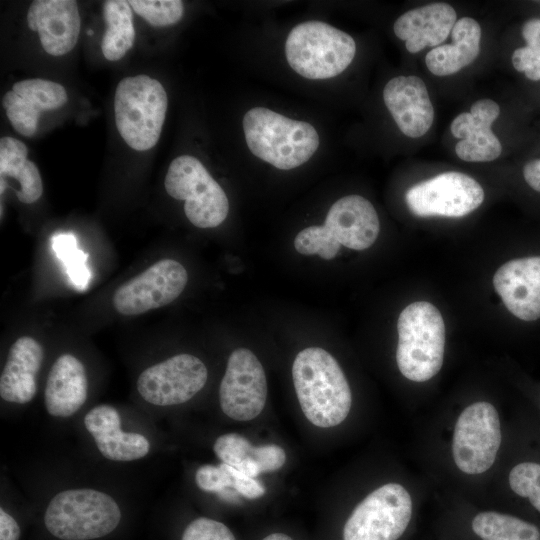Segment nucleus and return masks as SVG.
<instances>
[{
	"label": "nucleus",
	"mask_w": 540,
	"mask_h": 540,
	"mask_svg": "<svg viewBox=\"0 0 540 540\" xmlns=\"http://www.w3.org/2000/svg\"><path fill=\"white\" fill-rule=\"evenodd\" d=\"M356 43L347 33L322 21L295 26L285 42L290 67L307 79H328L341 74L352 62Z\"/></svg>",
	"instance_id": "5"
},
{
	"label": "nucleus",
	"mask_w": 540,
	"mask_h": 540,
	"mask_svg": "<svg viewBox=\"0 0 540 540\" xmlns=\"http://www.w3.org/2000/svg\"><path fill=\"white\" fill-rule=\"evenodd\" d=\"M484 190L472 177L444 172L412 186L405 194L409 210L419 217H462L477 209Z\"/></svg>",
	"instance_id": "10"
},
{
	"label": "nucleus",
	"mask_w": 540,
	"mask_h": 540,
	"mask_svg": "<svg viewBox=\"0 0 540 540\" xmlns=\"http://www.w3.org/2000/svg\"><path fill=\"white\" fill-rule=\"evenodd\" d=\"M187 281L188 274L181 263L160 260L121 285L113 295V306L125 316L143 314L178 298Z\"/></svg>",
	"instance_id": "11"
},
{
	"label": "nucleus",
	"mask_w": 540,
	"mask_h": 540,
	"mask_svg": "<svg viewBox=\"0 0 540 540\" xmlns=\"http://www.w3.org/2000/svg\"><path fill=\"white\" fill-rule=\"evenodd\" d=\"M88 381L82 362L71 354H63L52 365L44 392L47 412L55 417L76 413L87 398Z\"/></svg>",
	"instance_id": "23"
},
{
	"label": "nucleus",
	"mask_w": 540,
	"mask_h": 540,
	"mask_svg": "<svg viewBox=\"0 0 540 540\" xmlns=\"http://www.w3.org/2000/svg\"><path fill=\"white\" fill-rule=\"evenodd\" d=\"M263 540H293V539L283 533H273L266 536Z\"/></svg>",
	"instance_id": "40"
},
{
	"label": "nucleus",
	"mask_w": 540,
	"mask_h": 540,
	"mask_svg": "<svg viewBox=\"0 0 540 540\" xmlns=\"http://www.w3.org/2000/svg\"><path fill=\"white\" fill-rule=\"evenodd\" d=\"M30 30L37 31L45 52L61 56L77 43L81 20L73 0H35L27 12Z\"/></svg>",
	"instance_id": "17"
},
{
	"label": "nucleus",
	"mask_w": 540,
	"mask_h": 540,
	"mask_svg": "<svg viewBox=\"0 0 540 540\" xmlns=\"http://www.w3.org/2000/svg\"><path fill=\"white\" fill-rule=\"evenodd\" d=\"M384 103L403 134L419 138L430 129L434 108L425 83L417 76H397L383 90Z\"/></svg>",
	"instance_id": "18"
},
{
	"label": "nucleus",
	"mask_w": 540,
	"mask_h": 540,
	"mask_svg": "<svg viewBox=\"0 0 540 540\" xmlns=\"http://www.w3.org/2000/svg\"><path fill=\"white\" fill-rule=\"evenodd\" d=\"M195 481L201 490L219 493L226 488L233 487L232 467L225 463L218 466L202 465L195 473Z\"/></svg>",
	"instance_id": "33"
},
{
	"label": "nucleus",
	"mask_w": 540,
	"mask_h": 540,
	"mask_svg": "<svg viewBox=\"0 0 540 540\" xmlns=\"http://www.w3.org/2000/svg\"><path fill=\"white\" fill-rule=\"evenodd\" d=\"M450 35V44L435 47L425 57L426 66L434 75L454 74L471 64L480 52L481 27L475 19L457 20Z\"/></svg>",
	"instance_id": "25"
},
{
	"label": "nucleus",
	"mask_w": 540,
	"mask_h": 540,
	"mask_svg": "<svg viewBox=\"0 0 540 540\" xmlns=\"http://www.w3.org/2000/svg\"><path fill=\"white\" fill-rule=\"evenodd\" d=\"M67 101L61 84L33 78L16 82L3 96L2 104L13 128L22 136L32 137L41 112L58 109Z\"/></svg>",
	"instance_id": "14"
},
{
	"label": "nucleus",
	"mask_w": 540,
	"mask_h": 540,
	"mask_svg": "<svg viewBox=\"0 0 540 540\" xmlns=\"http://www.w3.org/2000/svg\"><path fill=\"white\" fill-rule=\"evenodd\" d=\"M324 226L340 245L354 250L373 245L380 230L375 208L360 195L338 199L330 207Z\"/></svg>",
	"instance_id": "19"
},
{
	"label": "nucleus",
	"mask_w": 540,
	"mask_h": 540,
	"mask_svg": "<svg viewBox=\"0 0 540 540\" xmlns=\"http://www.w3.org/2000/svg\"><path fill=\"white\" fill-rule=\"evenodd\" d=\"M168 106L162 84L147 75L123 78L115 92V123L134 150L146 151L158 142Z\"/></svg>",
	"instance_id": "4"
},
{
	"label": "nucleus",
	"mask_w": 540,
	"mask_h": 540,
	"mask_svg": "<svg viewBox=\"0 0 540 540\" xmlns=\"http://www.w3.org/2000/svg\"><path fill=\"white\" fill-rule=\"evenodd\" d=\"M523 175L527 184L540 192V159L528 162L524 166Z\"/></svg>",
	"instance_id": "39"
},
{
	"label": "nucleus",
	"mask_w": 540,
	"mask_h": 540,
	"mask_svg": "<svg viewBox=\"0 0 540 540\" xmlns=\"http://www.w3.org/2000/svg\"><path fill=\"white\" fill-rule=\"evenodd\" d=\"M292 377L301 409L312 424L330 428L346 419L352 404L351 390L329 352L319 347L300 351L292 365Z\"/></svg>",
	"instance_id": "1"
},
{
	"label": "nucleus",
	"mask_w": 540,
	"mask_h": 540,
	"mask_svg": "<svg viewBox=\"0 0 540 540\" xmlns=\"http://www.w3.org/2000/svg\"><path fill=\"white\" fill-rule=\"evenodd\" d=\"M121 520L116 501L89 488L56 494L44 515L47 530L62 540H91L111 533Z\"/></svg>",
	"instance_id": "6"
},
{
	"label": "nucleus",
	"mask_w": 540,
	"mask_h": 540,
	"mask_svg": "<svg viewBox=\"0 0 540 540\" xmlns=\"http://www.w3.org/2000/svg\"><path fill=\"white\" fill-rule=\"evenodd\" d=\"M412 510L411 496L402 485H382L355 507L344 525L343 540H398Z\"/></svg>",
	"instance_id": "8"
},
{
	"label": "nucleus",
	"mask_w": 540,
	"mask_h": 540,
	"mask_svg": "<svg viewBox=\"0 0 540 540\" xmlns=\"http://www.w3.org/2000/svg\"><path fill=\"white\" fill-rule=\"evenodd\" d=\"M494 288L517 318H540V256L510 260L493 277Z\"/></svg>",
	"instance_id": "15"
},
{
	"label": "nucleus",
	"mask_w": 540,
	"mask_h": 540,
	"mask_svg": "<svg viewBox=\"0 0 540 540\" xmlns=\"http://www.w3.org/2000/svg\"><path fill=\"white\" fill-rule=\"evenodd\" d=\"M243 129L250 151L281 170L304 164L319 147L318 133L311 124L264 107L246 112Z\"/></svg>",
	"instance_id": "2"
},
{
	"label": "nucleus",
	"mask_w": 540,
	"mask_h": 540,
	"mask_svg": "<svg viewBox=\"0 0 540 540\" xmlns=\"http://www.w3.org/2000/svg\"><path fill=\"white\" fill-rule=\"evenodd\" d=\"M213 450L222 463L251 477L278 470L286 461V453L280 446L275 444L253 446L237 433H227L218 437Z\"/></svg>",
	"instance_id": "24"
},
{
	"label": "nucleus",
	"mask_w": 540,
	"mask_h": 540,
	"mask_svg": "<svg viewBox=\"0 0 540 540\" xmlns=\"http://www.w3.org/2000/svg\"><path fill=\"white\" fill-rule=\"evenodd\" d=\"M266 399L267 381L260 361L249 349L234 350L220 383L222 411L233 420L249 421L262 412Z\"/></svg>",
	"instance_id": "12"
},
{
	"label": "nucleus",
	"mask_w": 540,
	"mask_h": 540,
	"mask_svg": "<svg viewBox=\"0 0 540 540\" xmlns=\"http://www.w3.org/2000/svg\"><path fill=\"white\" fill-rule=\"evenodd\" d=\"M508 481L511 490L540 513V463L521 462L509 472Z\"/></svg>",
	"instance_id": "32"
},
{
	"label": "nucleus",
	"mask_w": 540,
	"mask_h": 540,
	"mask_svg": "<svg viewBox=\"0 0 540 540\" xmlns=\"http://www.w3.org/2000/svg\"><path fill=\"white\" fill-rule=\"evenodd\" d=\"M28 148L12 137L0 139V176L17 180V198L22 203L36 202L43 193L42 179L36 165L28 158Z\"/></svg>",
	"instance_id": "26"
},
{
	"label": "nucleus",
	"mask_w": 540,
	"mask_h": 540,
	"mask_svg": "<svg viewBox=\"0 0 540 540\" xmlns=\"http://www.w3.org/2000/svg\"><path fill=\"white\" fill-rule=\"evenodd\" d=\"M500 114L499 105L491 99L476 101L469 113H461L451 123L452 134L460 141L455 146L457 156L468 162H489L498 158L502 146L491 130Z\"/></svg>",
	"instance_id": "16"
},
{
	"label": "nucleus",
	"mask_w": 540,
	"mask_h": 540,
	"mask_svg": "<svg viewBox=\"0 0 540 540\" xmlns=\"http://www.w3.org/2000/svg\"><path fill=\"white\" fill-rule=\"evenodd\" d=\"M207 368L197 357L178 354L145 369L137 390L150 404L171 406L187 402L205 385Z\"/></svg>",
	"instance_id": "13"
},
{
	"label": "nucleus",
	"mask_w": 540,
	"mask_h": 540,
	"mask_svg": "<svg viewBox=\"0 0 540 540\" xmlns=\"http://www.w3.org/2000/svg\"><path fill=\"white\" fill-rule=\"evenodd\" d=\"M44 350L30 336L18 338L11 346L0 377V396L12 403L25 404L37 391L36 377L42 366Z\"/></svg>",
	"instance_id": "21"
},
{
	"label": "nucleus",
	"mask_w": 540,
	"mask_h": 540,
	"mask_svg": "<svg viewBox=\"0 0 540 540\" xmlns=\"http://www.w3.org/2000/svg\"><path fill=\"white\" fill-rule=\"evenodd\" d=\"M131 8L153 26H168L180 21L184 12L180 0H130Z\"/></svg>",
	"instance_id": "31"
},
{
	"label": "nucleus",
	"mask_w": 540,
	"mask_h": 540,
	"mask_svg": "<svg viewBox=\"0 0 540 540\" xmlns=\"http://www.w3.org/2000/svg\"><path fill=\"white\" fill-rule=\"evenodd\" d=\"M502 434L499 414L489 402L479 401L459 415L452 437V457L463 473L477 475L495 462Z\"/></svg>",
	"instance_id": "9"
},
{
	"label": "nucleus",
	"mask_w": 540,
	"mask_h": 540,
	"mask_svg": "<svg viewBox=\"0 0 540 540\" xmlns=\"http://www.w3.org/2000/svg\"><path fill=\"white\" fill-rule=\"evenodd\" d=\"M512 64L528 79L540 80V48L526 45L516 49L512 54Z\"/></svg>",
	"instance_id": "35"
},
{
	"label": "nucleus",
	"mask_w": 540,
	"mask_h": 540,
	"mask_svg": "<svg viewBox=\"0 0 540 540\" xmlns=\"http://www.w3.org/2000/svg\"><path fill=\"white\" fill-rule=\"evenodd\" d=\"M233 488L247 499H257L264 495L265 487L260 481L232 467Z\"/></svg>",
	"instance_id": "36"
},
{
	"label": "nucleus",
	"mask_w": 540,
	"mask_h": 540,
	"mask_svg": "<svg viewBox=\"0 0 540 540\" xmlns=\"http://www.w3.org/2000/svg\"><path fill=\"white\" fill-rule=\"evenodd\" d=\"M164 186L172 198L185 201V215L198 228L217 227L228 215L224 190L193 156L182 155L171 162Z\"/></svg>",
	"instance_id": "7"
},
{
	"label": "nucleus",
	"mask_w": 540,
	"mask_h": 540,
	"mask_svg": "<svg viewBox=\"0 0 540 540\" xmlns=\"http://www.w3.org/2000/svg\"><path fill=\"white\" fill-rule=\"evenodd\" d=\"M20 528L15 519L0 509V540H19Z\"/></svg>",
	"instance_id": "37"
},
{
	"label": "nucleus",
	"mask_w": 540,
	"mask_h": 540,
	"mask_svg": "<svg viewBox=\"0 0 540 540\" xmlns=\"http://www.w3.org/2000/svg\"><path fill=\"white\" fill-rule=\"evenodd\" d=\"M456 21L457 15L452 6L433 3L402 14L395 21L393 30L399 39L405 41L410 53H417L445 41Z\"/></svg>",
	"instance_id": "22"
},
{
	"label": "nucleus",
	"mask_w": 540,
	"mask_h": 540,
	"mask_svg": "<svg viewBox=\"0 0 540 540\" xmlns=\"http://www.w3.org/2000/svg\"><path fill=\"white\" fill-rule=\"evenodd\" d=\"M84 425L100 453L109 460H137L146 456L150 450V443L145 436L121 430L120 415L110 405L102 404L92 408L84 417Z\"/></svg>",
	"instance_id": "20"
},
{
	"label": "nucleus",
	"mask_w": 540,
	"mask_h": 540,
	"mask_svg": "<svg viewBox=\"0 0 540 540\" xmlns=\"http://www.w3.org/2000/svg\"><path fill=\"white\" fill-rule=\"evenodd\" d=\"M52 249L66 268L70 283L78 291L89 285L91 272L87 266L88 255L77 247L73 234L60 233L51 238Z\"/></svg>",
	"instance_id": "29"
},
{
	"label": "nucleus",
	"mask_w": 540,
	"mask_h": 540,
	"mask_svg": "<svg viewBox=\"0 0 540 540\" xmlns=\"http://www.w3.org/2000/svg\"><path fill=\"white\" fill-rule=\"evenodd\" d=\"M471 528L481 540H540V530L535 524L496 511L476 514Z\"/></svg>",
	"instance_id": "28"
},
{
	"label": "nucleus",
	"mask_w": 540,
	"mask_h": 540,
	"mask_svg": "<svg viewBox=\"0 0 540 540\" xmlns=\"http://www.w3.org/2000/svg\"><path fill=\"white\" fill-rule=\"evenodd\" d=\"M522 35L528 46L540 48V19H531L522 27Z\"/></svg>",
	"instance_id": "38"
},
{
	"label": "nucleus",
	"mask_w": 540,
	"mask_h": 540,
	"mask_svg": "<svg viewBox=\"0 0 540 540\" xmlns=\"http://www.w3.org/2000/svg\"><path fill=\"white\" fill-rule=\"evenodd\" d=\"M294 247L302 255L318 254L323 259H332L338 253L340 243L324 225H320L301 230L294 239Z\"/></svg>",
	"instance_id": "30"
},
{
	"label": "nucleus",
	"mask_w": 540,
	"mask_h": 540,
	"mask_svg": "<svg viewBox=\"0 0 540 540\" xmlns=\"http://www.w3.org/2000/svg\"><path fill=\"white\" fill-rule=\"evenodd\" d=\"M397 329L396 361L402 375L415 382L434 377L445 350V325L439 310L426 301L411 303L400 313Z\"/></svg>",
	"instance_id": "3"
},
{
	"label": "nucleus",
	"mask_w": 540,
	"mask_h": 540,
	"mask_svg": "<svg viewBox=\"0 0 540 540\" xmlns=\"http://www.w3.org/2000/svg\"><path fill=\"white\" fill-rule=\"evenodd\" d=\"M103 17L106 30L101 41V50L107 60L116 61L126 54L135 40L131 6L124 0L105 1Z\"/></svg>",
	"instance_id": "27"
},
{
	"label": "nucleus",
	"mask_w": 540,
	"mask_h": 540,
	"mask_svg": "<svg viewBox=\"0 0 540 540\" xmlns=\"http://www.w3.org/2000/svg\"><path fill=\"white\" fill-rule=\"evenodd\" d=\"M182 540H236L231 530L223 523L200 517L193 520L184 530Z\"/></svg>",
	"instance_id": "34"
}]
</instances>
